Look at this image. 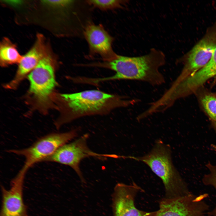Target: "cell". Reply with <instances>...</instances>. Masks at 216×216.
<instances>
[{
	"label": "cell",
	"mask_w": 216,
	"mask_h": 216,
	"mask_svg": "<svg viewBox=\"0 0 216 216\" xmlns=\"http://www.w3.org/2000/svg\"><path fill=\"white\" fill-rule=\"evenodd\" d=\"M56 100L60 113L55 122L57 129L84 117L108 115L115 109L134 105L139 101L94 89L57 94Z\"/></svg>",
	"instance_id": "1"
},
{
	"label": "cell",
	"mask_w": 216,
	"mask_h": 216,
	"mask_svg": "<svg viewBox=\"0 0 216 216\" xmlns=\"http://www.w3.org/2000/svg\"><path fill=\"white\" fill-rule=\"evenodd\" d=\"M216 76V48L210 61L204 67L187 78L185 85L190 91L195 92L210 78Z\"/></svg>",
	"instance_id": "13"
},
{
	"label": "cell",
	"mask_w": 216,
	"mask_h": 216,
	"mask_svg": "<svg viewBox=\"0 0 216 216\" xmlns=\"http://www.w3.org/2000/svg\"><path fill=\"white\" fill-rule=\"evenodd\" d=\"M88 137V134H85L73 142L63 145L43 161L54 162L70 166L77 173L82 182L84 183L85 180L80 167L82 159L89 157L101 160L108 158H119V155L116 154H100L91 150L87 144Z\"/></svg>",
	"instance_id": "6"
},
{
	"label": "cell",
	"mask_w": 216,
	"mask_h": 216,
	"mask_svg": "<svg viewBox=\"0 0 216 216\" xmlns=\"http://www.w3.org/2000/svg\"><path fill=\"white\" fill-rule=\"evenodd\" d=\"M77 134V130L75 129L64 133H52L41 137L28 148L8 151L25 158L24 164L17 174L25 177L28 170L33 165L43 161L59 148L74 138Z\"/></svg>",
	"instance_id": "5"
},
{
	"label": "cell",
	"mask_w": 216,
	"mask_h": 216,
	"mask_svg": "<svg viewBox=\"0 0 216 216\" xmlns=\"http://www.w3.org/2000/svg\"><path fill=\"white\" fill-rule=\"evenodd\" d=\"M195 93L197 94L199 103L216 134V92H211L202 87Z\"/></svg>",
	"instance_id": "14"
},
{
	"label": "cell",
	"mask_w": 216,
	"mask_h": 216,
	"mask_svg": "<svg viewBox=\"0 0 216 216\" xmlns=\"http://www.w3.org/2000/svg\"><path fill=\"white\" fill-rule=\"evenodd\" d=\"M5 3H8L14 6H17L20 4L21 3L22 1H4Z\"/></svg>",
	"instance_id": "19"
},
{
	"label": "cell",
	"mask_w": 216,
	"mask_h": 216,
	"mask_svg": "<svg viewBox=\"0 0 216 216\" xmlns=\"http://www.w3.org/2000/svg\"><path fill=\"white\" fill-rule=\"evenodd\" d=\"M24 179L16 176L11 181L9 190L1 187L2 201L0 216H29L23 198Z\"/></svg>",
	"instance_id": "10"
},
{
	"label": "cell",
	"mask_w": 216,
	"mask_h": 216,
	"mask_svg": "<svg viewBox=\"0 0 216 216\" xmlns=\"http://www.w3.org/2000/svg\"><path fill=\"white\" fill-rule=\"evenodd\" d=\"M84 35L91 54L100 56L103 61L112 60L117 56L112 48L113 38L101 25H88L85 29Z\"/></svg>",
	"instance_id": "11"
},
{
	"label": "cell",
	"mask_w": 216,
	"mask_h": 216,
	"mask_svg": "<svg viewBox=\"0 0 216 216\" xmlns=\"http://www.w3.org/2000/svg\"><path fill=\"white\" fill-rule=\"evenodd\" d=\"M212 86L216 85V76H215L214 78V80L212 83Z\"/></svg>",
	"instance_id": "20"
},
{
	"label": "cell",
	"mask_w": 216,
	"mask_h": 216,
	"mask_svg": "<svg viewBox=\"0 0 216 216\" xmlns=\"http://www.w3.org/2000/svg\"><path fill=\"white\" fill-rule=\"evenodd\" d=\"M48 51L43 36L38 34L34 45L22 56L19 64L14 77L10 82L4 86V88L12 89L16 88L26 75L29 74L36 67Z\"/></svg>",
	"instance_id": "12"
},
{
	"label": "cell",
	"mask_w": 216,
	"mask_h": 216,
	"mask_svg": "<svg viewBox=\"0 0 216 216\" xmlns=\"http://www.w3.org/2000/svg\"><path fill=\"white\" fill-rule=\"evenodd\" d=\"M208 172L205 174L202 179L203 184L206 186L213 187L216 191V165L209 161L206 165ZM209 216H216V203L214 208L208 213Z\"/></svg>",
	"instance_id": "16"
},
{
	"label": "cell",
	"mask_w": 216,
	"mask_h": 216,
	"mask_svg": "<svg viewBox=\"0 0 216 216\" xmlns=\"http://www.w3.org/2000/svg\"><path fill=\"white\" fill-rule=\"evenodd\" d=\"M216 48V36L209 34L200 40L188 54L180 74L172 83L176 85L194 74L206 65Z\"/></svg>",
	"instance_id": "8"
},
{
	"label": "cell",
	"mask_w": 216,
	"mask_h": 216,
	"mask_svg": "<svg viewBox=\"0 0 216 216\" xmlns=\"http://www.w3.org/2000/svg\"><path fill=\"white\" fill-rule=\"evenodd\" d=\"M135 183L127 184L118 183L115 186L112 195L113 216H154L157 211L146 212L135 206L136 197L142 190Z\"/></svg>",
	"instance_id": "9"
},
{
	"label": "cell",
	"mask_w": 216,
	"mask_h": 216,
	"mask_svg": "<svg viewBox=\"0 0 216 216\" xmlns=\"http://www.w3.org/2000/svg\"><path fill=\"white\" fill-rule=\"evenodd\" d=\"M165 62L164 53L152 48L145 55L129 57L118 55L112 60L92 63L91 65L92 67L105 68L115 72V74L110 76L95 78L94 81L97 85L110 80H130L140 81L156 86L165 83L164 76L160 69Z\"/></svg>",
	"instance_id": "2"
},
{
	"label": "cell",
	"mask_w": 216,
	"mask_h": 216,
	"mask_svg": "<svg viewBox=\"0 0 216 216\" xmlns=\"http://www.w3.org/2000/svg\"><path fill=\"white\" fill-rule=\"evenodd\" d=\"M126 1L118 0H91L87 3L101 10H106L122 8Z\"/></svg>",
	"instance_id": "17"
},
{
	"label": "cell",
	"mask_w": 216,
	"mask_h": 216,
	"mask_svg": "<svg viewBox=\"0 0 216 216\" xmlns=\"http://www.w3.org/2000/svg\"><path fill=\"white\" fill-rule=\"evenodd\" d=\"M208 194H190L172 199L163 198L154 216H206L209 206L206 201Z\"/></svg>",
	"instance_id": "7"
},
{
	"label": "cell",
	"mask_w": 216,
	"mask_h": 216,
	"mask_svg": "<svg viewBox=\"0 0 216 216\" xmlns=\"http://www.w3.org/2000/svg\"><path fill=\"white\" fill-rule=\"evenodd\" d=\"M54 61L49 52L28 75L30 82L28 95L36 107L46 110L51 104L57 84Z\"/></svg>",
	"instance_id": "4"
},
{
	"label": "cell",
	"mask_w": 216,
	"mask_h": 216,
	"mask_svg": "<svg viewBox=\"0 0 216 216\" xmlns=\"http://www.w3.org/2000/svg\"><path fill=\"white\" fill-rule=\"evenodd\" d=\"M43 2L47 4L57 7L67 6L72 3V1L70 0H47Z\"/></svg>",
	"instance_id": "18"
},
{
	"label": "cell",
	"mask_w": 216,
	"mask_h": 216,
	"mask_svg": "<svg viewBox=\"0 0 216 216\" xmlns=\"http://www.w3.org/2000/svg\"><path fill=\"white\" fill-rule=\"evenodd\" d=\"M22 56L19 53L16 45L7 38H3L0 45V64L4 67L19 64Z\"/></svg>",
	"instance_id": "15"
},
{
	"label": "cell",
	"mask_w": 216,
	"mask_h": 216,
	"mask_svg": "<svg viewBox=\"0 0 216 216\" xmlns=\"http://www.w3.org/2000/svg\"><path fill=\"white\" fill-rule=\"evenodd\" d=\"M124 156V159L144 163L160 178L165 188L164 198L176 199L191 193L186 182L173 164L170 146L161 140H157L151 150L143 156Z\"/></svg>",
	"instance_id": "3"
}]
</instances>
